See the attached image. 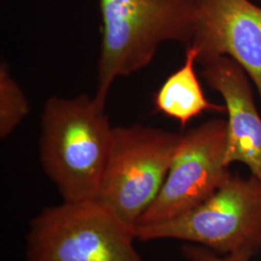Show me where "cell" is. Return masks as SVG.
Wrapping results in <instances>:
<instances>
[{
  "label": "cell",
  "mask_w": 261,
  "mask_h": 261,
  "mask_svg": "<svg viewBox=\"0 0 261 261\" xmlns=\"http://www.w3.org/2000/svg\"><path fill=\"white\" fill-rule=\"evenodd\" d=\"M112 130L93 97L54 96L46 102L41 116L40 161L63 201L97 198Z\"/></svg>",
  "instance_id": "1"
},
{
  "label": "cell",
  "mask_w": 261,
  "mask_h": 261,
  "mask_svg": "<svg viewBox=\"0 0 261 261\" xmlns=\"http://www.w3.org/2000/svg\"><path fill=\"white\" fill-rule=\"evenodd\" d=\"M103 39L94 101L105 110L113 83L149 64L167 42L188 46L196 0H99Z\"/></svg>",
  "instance_id": "2"
},
{
  "label": "cell",
  "mask_w": 261,
  "mask_h": 261,
  "mask_svg": "<svg viewBox=\"0 0 261 261\" xmlns=\"http://www.w3.org/2000/svg\"><path fill=\"white\" fill-rule=\"evenodd\" d=\"M135 226L98 198L42 210L29 224L28 261H143Z\"/></svg>",
  "instance_id": "3"
},
{
  "label": "cell",
  "mask_w": 261,
  "mask_h": 261,
  "mask_svg": "<svg viewBox=\"0 0 261 261\" xmlns=\"http://www.w3.org/2000/svg\"><path fill=\"white\" fill-rule=\"evenodd\" d=\"M135 234L140 241L176 239L252 257L261 249V181L231 174L201 204L168 221L136 225Z\"/></svg>",
  "instance_id": "4"
},
{
  "label": "cell",
  "mask_w": 261,
  "mask_h": 261,
  "mask_svg": "<svg viewBox=\"0 0 261 261\" xmlns=\"http://www.w3.org/2000/svg\"><path fill=\"white\" fill-rule=\"evenodd\" d=\"M181 138L141 124L113 127L97 198L135 226L164 185Z\"/></svg>",
  "instance_id": "5"
},
{
  "label": "cell",
  "mask_w": 261,
  "mask_h": 261,
  "mask_svg": "<svg viewBox=\"0 0 261 261\" xmlns=\"http://www.w3.org/2000/svg\"><path fill=\"white\" fill-rule=\"evenodd\" d=\"M226 145L227 122L222 118L182 135L164 185L136 225L171 220L213 196L231 175L225 164Z\"/></svg>",
  "instance_id": "6"
},
{
  "label": "cell",
  "mask_w": 261,
  "mask_h": 261,
  "mask_svg": "<svg viewBox=\"0 0 261 261\" xmlns=\"http://www.w3.org/2000/svg\"><path fill=\"white\" fill-rule=\"evenodd\" d=\"M188 46L202 64L221 56L233 59L261 99V7L250 0H196L193 37Z\"/></svg>",
  "instance_id": "7"
},
{
  "label": "cell",
  "mask_w": 261,
  "mask_h": 261,
  "mask_svg": "<svg viewBox=\"0 0 261 261\" xmlns=\"http://www.w3.org/2000/svg\"><path fill=\"white\" fill-rule=\"evenodd\" d=\"M207 84L224 101L228 115L225 164L241 163L261 181V117L254 103L249 75L227 56L200 64Z\"/></svg>",
  "instance_id": "8"
},
{
  "label": "cell",
  "mask_w": 261,
  "mask_h": 261,
  "mask_svg": "<svg viewBox=\"0 0 261 261\" xmlns=\"http://www.w3.org/2000/svg\"><path fill=\"white\" fill-rule=\"evenodd\" d=\"M196 49L187 46L184 64L168 76L155 96L156 110L182 127L206 111L226 112L224 105L207 100L196 74Z\"/></svg>",
  "instance_id": "9"
},
{
  "label": "cell",
  "mask_w": 261,
  "mask_h": 261,
  "mask_svg": "<svg viewBox=\"0 0 261 261\" xmlns=\"http://www.w3.org/2000/svg\"><path fill=\"white\" fill-rule=\"evenodd\" d=\"M30 112L28 97L6 61L0 64V139L5 140Z\"/></svg>",
  "instance_id": "10"
},
{
  "label": "cell",
  "mask_w": 261,
  "mask_h": 261,
  "mask_svg": "<svg viewBox=\"0 0 261 261\" xmlns=\"http://www.w3.org/2000/svg\"><path fill=\"white\" fill-rule=\"evenodd\" d=\"M182 253L189 261H250L251 257L241 254H220L196 244L186 245Z\"/></svg>",
  "instance_id": "11"
}]
</instances>
